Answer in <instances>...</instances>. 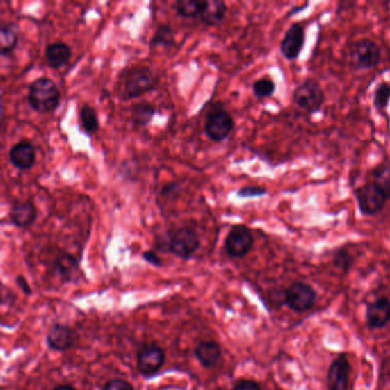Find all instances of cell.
<instances>
[{"instance_id": "obj_12", "label": "cell", "mask_w": 390, "mask_h": 390, "mask_svg": "<svg viewBox=\"0 0 390 390\" xmlns=\"http://www.w3.org/2000/svg\"><path fill=\"white\" fill-rule=\"evenodd\" d=\"M350 365L346 355H340L332 361L327 374L329 390H348Z\"/></svg>"}, {"instance_id": "obj_1", "label": "cell", "mask_w": 390, "mask_h": 390, "mask_svg": "<svg viewBox=\"0 0 390 390\" xmlns=\"http://www.w3.org/2000/svg\"><path fill=\"white\" fill-rule=\"evenodd\" d=\"M157 85L159 77L152 69L145 65H134L120 72L117 94L122 100H132L155 90Z\"/></svg>"}, {"instance_id": "obj_5", "label": "cell", "mask_w": 390, "mask_h": 390, "mask_svg": "<svg viewBox=\"0 0 390 390\" xmlns=\"http://www.w3.org/2000/svg\"><path fill=\"white\" fill-rule=\"evenodd\" d=\"M349 56L356 69L368 70L375 68L381 60L380 47L371 39H361L352 44Z\"/></svg>"}, {"instance_id": "obj_11", "label": "cell", "mask_w": 390, "mask_h": 390, "mask_svg": "<svg viewBox=\"0 0 390 390\" xmlns=\"http://www.w3.org/2000/svg\"><path fill=\"white\" fill-rule=\"evenodd\" d=\"M304 29L299 23H294L287 29L281 42V53L289 61L299 58L304 45Z\"/></svg>"}, {"instance_id": "obj_29", "label": "cell", "mask_w": 390, "mask_h": 390, "mask_svg": "<svg viewBox=\"0 0 390 390\" xmlns=\"http://www.w3.org/2000/svg\"><path fill=\"white\" fill-rule=\"evenodd\" d=\"M390 101V86L387 83L377 86L374 92L373 104L377 110H382L388 106Z\"/></svg>"}, {"instance_id": "obj_35", "label": "cell", "mask_w": 390, "mask_h": 390, "mask_svg": "<svg viewBox=\"0 0 390 390\" xmlns=\"http://www.w3.org/2000/svg\"><path fill=\"white\" fill-rule=\"evenodd\" d=\"M17 283L19 289L23 291V293L28 294V295L31 294V287H30L29 284L26 282V278L23 277V276H17Z\"/></svg>"}, {"instance_id": "obj_18", "label": "cell", "mask_w": 390, "mask_h": 390, "mask_svg": "<svg viewBox=\"0 0 390 390\" xmlns=\"http://www.w3.org/2000/svg\"><path fill=\"white\" fill-rule=\"evenodd\" d=\"M195 355L204 368H212L219 364L222 352H221V347L216 342L203 341L197 346Z\"/></svg>"}, {"instance_id": "obj_24", "label": "cell", "mask_w": 390, "mask_h": 390, "mask_svg": "<svg viewBox=\"0 0 390 390\" xmlns=\"http://www.w3.org/2000/svg\"><path fill=\"white\" fill-rule=\"evenodd\" d=\"M152 47H173L175 45L174 31L170 26L161 24L150 40Z\"/></svg>"}, {"instance_id": "obj_32", "label": "cell", "mask_w": 390, "mask_h": 390, "mask_svg": "<svg viewBox=\"0 0 390 390\" xmlns=\"http://www.w3.org/2000/svg\"><path fill=\"white\" fill-rule=\"evenodd\" d=\"M104 390H134V388L132 384L123 379H113L106 382Z\"/></svg>"}, {"instance_id": "obj_19", "label": "cell", "mask_w": 390, "mask_h": 390, "mask_svg": "<svg viewBox=\"0 0 390 390\" xmlns=\"http://www.w3.org/2000/svg\"><path fill=\"white\" fill-rule=\"evenodd\" d=\"M227 13V3L222 0H205V7L200 14V21L205 26H216Z\"/></svg>"}, {"instance_id": "obj_17", "label": "cell", "mask_w": 390, "mask_h": 390, "mask_svg": "<svg viewBox=\"0 0 390 390\" xmlns=\"http://www.w3.org/2000/svg\"><path fill=\"white\" fill-rule=\"evenodd\" d=\"M70 58L71 49L65 42H52L46 46L45 61L49 68H62L68 63Z\"/></svg>"}, {"instance_id": "obj_4", "label": "cell", "mask_w": 390, "mask_h": 390, "mask_svg": "<svg viewBox=\"0 0 390 390\" xmlns=\"http://www.w3.org/2000/svg\"><path fill=\"white\" fill-rule=\"evenodd\" d=\"M324 100V90L314 79H307L294 90V102L306 113H316L322 108Z\"/></svg>"}, {"instance_id": "obj_9", "label": "cell", "mask_w": 390, "mask_h": 390, "mask_svg": "<svg viewBox=\"0 0 390 390\" xmlns=\"http://www.w3.org/2000/svg\"><path fill=\"white\" fill-rule=\"evenodd\" d=\"M285 301L294 311H306L316 301V292L308 284L294 283L285 292Z\"/></svg>"}, {"instance_id": "obj_7", "label": "cell", "mask_w": 390, "mask_h": 390, "mask_svg": "<svg viewBox=\"0 0 390 390\" xmlns=\"http://www.w3.org/2000/svg\"><path fill=\"white\" fill-rule=\"evenodd\" d=\"M253 242L251 230L243 225H236L227 235L225 250L231 258H243L251 251Z\"/></svg>"}, {"instance_id": "obj_31", "label": "cell", "mask_w": 390, "mask_h": 390, "mask_svg": "<svg viewBox=\"0 0 390 390\" xmlns=\"http://www.w3.org/2000/svg\"><path fill=\"white\" fill-rule=\"evenodd\" d=\"M266 194H267V189L259 187V186H246V187L241 188L237 193V195L243 198H253V197L263 196Z\"/></svg>"}, {"instance_id": "obj_33", "label": "cell", "mask_w": 390, "mask_h": 390, "mask_svg": "<svg viewBox=\"0 0 390 390\" xmlns=\"http://www.w3.org/2000/svg\"><path fill=\"white\" fill-rule=\"evenodd\" d=\"M232 390H262L255 381L253 380H241L235 384V387Z\"/></svg>"}, {"instance_id": "obj_23", "label": "cell", "mask_w": 390, "mask_h": 390, "mask_svg": "<svg viewBox=\"0 0 390 390\" xmlns=\"http://www.w3.org/2000/svg\"><path fill=\"white\" fill-rule=\"evenodd\" d=\"M155 115V106L143 102V104H134L132 106L131 120H132L134 125L138 126V127H142V126L148 125Z\"/></svg>"}, {"instance_id": "obj_25", "label": "cell", "mask_w": 390, "mask_h": 390, "mask_svg": "<svg viewBox=\"0 0 390 390\" xmlns=\"http://www.w3.org/2000/svg\"><path fill=\"white\" fill-rule=\"evenodd\" d=\"M373 184L380 189L387 200H390V164L380 165L374 171Z\"/></svg>"}, {"instance_id": "obj_8", "label": "cell", "mask_w": 390, "mask_h": 390, "mask_svg": "<svg viewBox=\"0 0 390 390\" xmlns=\"http://www.w3.org/2000/svg\"><path fill=\"white\" fill-rule=\"evenodd\" d=\"M234 125L231 115L226 110H213L207 115L205 133L212 141L221 142L229 136Z\"/></svg>"}, {"instance_id": "obj_26", "label": "cell", "mask_w": 390, "mask_h": 390, "mask_svg": "<svg viewBox=\"0 0 390 390\" xmlns=\"http://www.w3.org/2000/svg\"><path fill=\"white\" fill-rule=\"evenodd\" d=\"M275 90H276V84L269 78H260L253 84V94L260 100L271 97L275 93Z\"/></svg>"}, {"instance_id": "obj_28", "label": "cell", "mask_w": 390, "mask_h": 390, "mask_svg": "<svg viewBox=\"0 0 390 390\" xmlns=\"http://www.w3.org/2000/svg\"><path fill=\"white\" fill-rule=\"evenodd\" d=\"M182 193V187L177 182H171V184H165L161 188L159 195V204L161 202L164 204L172 203L173 200H177L181 196Z\"/></svg>"}, {"instance_id": "obj_34", "label": "cell", "mask_w": 390, "mask_h": 390, "mask_svg": "<svg viewBox=\"0 0 390 390\" xmlns=\"http://www.w3.org/2000/svg\"><path fill=\"white\" fill-rule=\"evenodd\" d=\"M142 257H143L145 261L149 262L150 265L156 266V267H161V266H163V262H161L159 255L156 254V252H145V253L142 254Z\"/></svg>"}, {"instance_id": "obj_36", "label": "cell", "mask_w": 390, "mask_h": 390, "mask_svg": "<svg viewBox=\"0 0 390 390\" xmlns=\"http://www.w3.org/2000/svg\"><path fill=\"white\" fill-rule=\"evenodd\" d=\"M54 390H76L70 384H61V386H58V387L54 388Z\"/></svg>"}, {"instance_id": "obj_6", "label": "cell", "mask_w": 390, "mask_h": 390, "mask_svg": "<svg viewBox=\"0 0 390 390\" xmlns=\"http://www.w3.org/2000/svg\"><path fill=\"white\" fill-rule=\"evenodd\" d=\"M358 207L364 216H375L384 207L387 198L381 193L380 189L372 182L358 188L355 191Z\"/></svg>"}, {"instance_id": "obj_27", "label": "cell", "mask_w": 390, "mask_h": 390, "mask_svg": "<svg viewBox=\"0 0 390 390\" xmlns=\"http://www.w3.org/2000/svg\"><path fill=\"white\" fill-rule=\"evenodd\" d=\"M77 260H76L72 255L68 254V253L60 255V257L55 260V269H56L62 276H65V277H68L69 275L77 268Z\"/></svg>"}, {"instance_id": "obj_3", "label": "cell", "mask_w": 390, "mask_h": 390, "mask_svg": "<svg viewBox=\"0 0 390 390\" xmlns=\"http://www.w3.org/2000/svg\"><path fill=\"white\" fill-rule=\"evenodd\" d=\"M200 245V236L191 227H181L171 230L164 239L165 250L184 260L190 259Z\"/></svg>"}, {"instance_id": "obj_10", "label": "cell", "mask_w": 390, "mask_h": 390, "mask_svg": "<svg viewBox=\"0 0 390 390\" xmlns=\"http://www.w3.org/2000/svg\"><path fill=\"white\" fill-rule=\"evenodd\" d=\"M165 352L156 345H147L138 352V370L145 377H150L164 365Z\"/></svg>"}, {"instance_id": "obj_2", "label": "cell", "mask_w": 390, "mask_h": 390, "mask_svg": "<svg viewBox=\"0 0 390 390\" xmlns=\"http://www.w3.org/2000/svg\"><path fill=\"white\" fill-rule=\"evenodd\" d=\"M61 93L51 78L40 77L29 86L28 102L38 113H51L58 108Z\"/></svg>"}, {"instance_id": "obj_16", "label": "cell", "mask_w": 390, "mask_h": 390, "mask_svg": "<svg viewBox=\"0 0 390 390\" xmlns=\"http://www.w3.org/2000/svg\"><path fill=\"white\" fill-rule=\"evenodd\" d=\"M366 320L372 329L384 327L390 320V301L382 298L368 304L366 309Z\"/></svg>"}, {"instance_id": "obj_21", "label": "cell", "mask_w": 390, "mask_h": 390, "mask_svg": "<svg viewBox=\"0 0 390 390\" xmlns=\"http://www.w3.org/2000/svg\"><path fill=\"white\" fill-rule=\"evenodd\" d=\"M79 120H81V129L88 136H93L95 133L99 132L100 122H99L97 111L93 106H88V104L81 106Z\"/></svg>"}, {"instance_id": "obj_22", "label": "cell", "mask_w": 390, "mask_h": 390, "mask_svg": "<svg viewBox=\"0 0 390 390\" xmlns=\"http://www.w3.org/2000/svg\"><path fill=\"white\" fill-rule=\"evenodd\" d=\"M205 7V0H177L174 3L175 12L180 17L194 19L200 17Z\"/></svg>"}, {"instance_id": "obj_14", "label": "cell", "mask_w": 390, "mask_h": 390, "mask_svg": "<svg viewBox=\"0 0 390 390\" xmlns=\"http://www.w3.org/2000/svg\"><path fill=\"white\" fill-rule=\"evenodd\" d=\"M49 348L56 352H65L74 345V332L69 326L54 324L46 338Z\"/></svg>"}, {"instance_id": "obj_20", "label": "cell", "mask_w": 390, "mask_h": 390, "mask_svg": "<svg viewBox=\"0 0 390 390\" xmlns=\"http://www.w3.org/2000/svg\"><path fill=\"white\" fill-rule=\"evenodd\" d=\"M19 26L14 23H3L0 26V54L8 56L17 49Z\"/></svg>"}, {"instance_id": "obj_15", "label": "cell", "mask_w": 390, "mask_h": 390, "mask_svg": "<svg viewBox=\"0 0 390 390\" xmlns=\"http://www.w3.org/2000/svg\"><path fill=\"white\" fill-rule=\"evenodd\" d=\"M37 219V209L30 200L17 202L10 211V222L17 228H28Z\"/></svg>"}, {"instance_id": "obj_30", "label": "cell", "mask_w": 390, "mask_h": 390, "mask_svg": "<svg viewBox=\"0 0 390 390\" xmlns=\"http://www.w3.org/2000/svg\"><path fill=\"white\" fill-rule=\"evenodd\" d=\"M334 263L336 267L341 268L343 270H348L352 263V255L347 250L341 248L334 255Z\"/></svg>"}, {"instance_id": "obj_37", "label": "cell", "mask_w": 390, "mask_h": 390, "mask_svg": "<svg viewBox=\"0 0 390 390\" xmlns=\"http://www.w3.org/2000/svg\"><path fill=\"white\" fill-rule=\"evenodd\" d=\"M307 6H308V3H306V5H303L302 7H295V8H293L294 10L290 12V14H289V15H293V14L298 13V12H301V10H304Z\"/></svg>"}, {"instance_id": "obj_13", "label": "cell", "mask_w": 390, "mask_h": 390, "mask_svg": "<svg viewBox=\"0 0 390 390\" xmlns=\"http://www.w3.org/2000/svg\"><path fill=\"white\" fill-rule=\"evenodd\" d=\"M10 164L19 171L30 170L35 165V152L29 141H19L8 152Z\"/></svg>"}]
</instances>
